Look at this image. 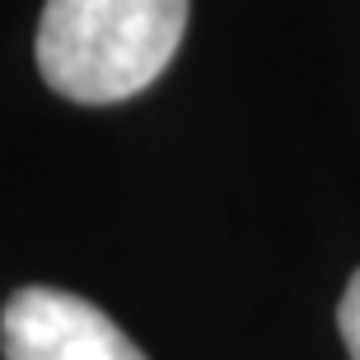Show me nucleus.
<instances>
[{"mask_svg":"<svg viewBox=\"0 0 360 360\" xmlns=\"http://www.w3.org/2000/svg\"><path fill=\"white\" fill-rule=\"evenodd\" d=\"M187 33V0H47L38 70L70 103H122L160 80Z\"/></svg>","mask_w":360,"mask_h":360,"instance_id":"obj_1","label":"nucleus"},{"mask_svg":"<svg viewBox=\"0 0 360 360\" xmlns=\"http://www.w3.org/2000/svg\"><path fill=\"white\" fill-rule=\"evenodd\" d=\"M5 360H146L98 304L56 285H24L0 314Z\"/></svg>","mask_w":360,"mask_h":360,"instance_id":"obj_2","label":"nucleus"},{"mask_svg":"<svg viewBox=\"0 0 360 360\" xmlns=\"http://www.w3.org/2000/svg\"><path fill=\"white\" fill-rule=\"evenodd\" d=\"M337 328H342L347 356L360 360V271L347 281V295H342V304H337Z\"/></svg>","mask_w":360,"mask_h":360,"instance_id":"obj_3","label":"nucleus"}]
</instances>
